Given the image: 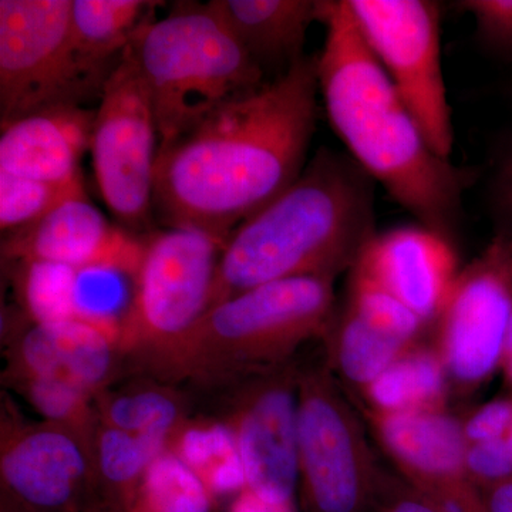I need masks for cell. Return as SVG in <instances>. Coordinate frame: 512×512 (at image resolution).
<instances>
[{
  "label": "cell",
  "mask_w": 512,
  "mask_h": 512,
  "mask_svg": "<svg viewBox=\"0 0 512 512\" xmlns=\"http://www.w3.org/2000/svg\"><path fill=\"white\" fill-rule=\"evenodd\" d=\"M500 372L503 373L505 383L512 392V315L505 335L503 355H501Z\"/></svg>",
  "instance_id": "cell-39"
},
{
  "label": "cell",
  "mask_w": 512,
  "mask_h": 512,
  "mask_svg": "<svg viewBox=\"0 0 512 512\" xmlns=\"http://www.w3.org/2000/svg\"><path fill=\"white\" fill-rule=\"evenodd\" d=\"M298 377L291 360L211 392L215 416L237 440L248 490L272 503H293L299 485Z\"/></svg>",
  "instance_id": "cell-12"
},
{
  "label": "cell",
  "mask_w": 512,
  "mask_h": 512,
  "mask_svg": "<svg viewBox=\"0 0 512 512\" xmlns=\"http://www.w3.org/2000/svg\"><path fill=\"white\" fill-rule=\"evenodd\" d=\"M0 512H28L25 508L20 507V505L13 503L12 500H9L5 495H0Z\"/></svg>",
  "instance_id": "cell-41"
},
{
  "label": "cell",
  "mask_w": 512,
  "mask_h": 512,
  "mask_svg": "<svg viewBox=\"0 0 512 512\" xmlns=\"http://www.w3.org/2000/svg\"><path fill=\"white\" fill-rule=\"evenodd\" d=\"M127 52L150 94L160 147L268 82L210 2L177 3L138 30Z\"/></svg>",
  "instance_id": "cell-5"
},
{
  "label": "cell",
  "mask_w": 512,
  "mask_h": 512,
  "mask_svg": "<svg viewBox=\"0 0 512 512\" xmlns=\"http://www.w3.org/2000/svg\"><path fill=\"white\" fill-rule=\"evenodd\" d=\"M242 46L276 77L305 57L306 35L318 22L319 0H211Z\"/></svg>",
  "instance_id": "cell-19"
},
{
  "label": "cell",
  "mask_w": 512,
  "mask_h": 512,
  "mask_svg": "<svg viewBox=\"0 0 512 512\" xmlns=\"http://www.w3.org/2000/svg\"><path fill=\"white\" fill-rule=\"evenodd\" d=\"M379 464L328 363L299 365L298 471L305 512H367Z\"/></svg>",
  "instance_id": "cell-8"
},
{
  "label": "cell",
  "mask_w": 512,
  "mask_h": 512,
  "mask_svg": "<svg viewBox=\"0 0 512 512\" xmlns=\"http://www.w3.org/2000/svg\"><path fill=\"white\" fill-rule=\"evenodd\" d=\"M143 237L111 224L84 194L3 235L0 249L3 262L46 261L74 269L116 265L137 274Z\"/></svg>",
  "instance_id": "cell-16"
},
{
  "label": "cell",
  "mask_w": 512,
  "mask_h": 512,
  "mask_svg": "<svg viewBox=\"0 0 512 512\" xmlns=\"http://www.w3.org/2000/svg\"><path fill=\"white\" fill-rule=\"evenodd\" d=\"M370 52L406 101L431 148L451 160L454 127L441 60L440 6L431 0H348Z\"/></svg>",
  "instance_id": "cell-10"
},
{
  "label": "cell",
  "mask_w": 512,
  "mask_h": 512,
  "mask_svg": "<svg viewBox=\"0 0 512 512\" xmlns=\"http://www.w3.org/2000/svg\"><path fill=\"white\" fill-rule=\"evenodd\" d=\"M343 305L360 318L406 343L420 340L421 333L427 328L426 323L399 299L394 298L392 293L353 269L350 271Z\"/></svg>",
  "instance_id": "cell-31"
},
{
  "label": "cell",
  "mask_w": 512,
  "mask_h": 512,
  "mask_svg": "<svg viewBox=\"0 0 512 512\" xmlns=\"http://www.w3.org/2000/svg\"><path fill=\"white\" fill-rule=\"evenodd\" d=\"M80 512H128L126 508L119 507V505H113L109 503H103V501H94L89 507L84 508Z\"/></svg>",
  "instance_id": "cell-40"
},
{
  "label": "cell",
  "mask_w": 512,
  "mask_h": 512,
  "mask_svg": "<svg viewBox=\"0 0 512 512\" xmlns=\"http://www.w3.org/2000/svg\"><path fill=\"white\" fill-rule=\"evenodd\" d=\"M512 315V238L498 232L458 272L436 319L433 343L450 386L471 393L500 370Z\"/></svg>",
  "instance_id": "cell-11"
},
{
  "label": "cell",
  "mask_w": 512,
  "mask_h": 512,
  "mask_svg": "<svg viewBox=\"0 0 512 512\" xmlns=\"http://www.w3.org/2000/svg\"><path fill=\"white\" fill-rule=\"evenodd\" d=\"M512 424V392L477 407L466 420L463 431L468 446L485 443L503 434Z\"/></svg>",
  "instance_id": "cell-35"
},
{
  "label": "cell",
  "mask_w": 512,
  "mask_h": 512,
  "mask_svg": "<svg viewBox=\"0 0 512 512\" xmlns=\"http://www.w3.org/2000/svg\"><path fill=\"white\" fill-rule=\"evenodd\" d=\"M318 96V57L305 56L160 147L154 215L227 241L305 170Z\"/></svg>",
  "instance_id": "cell-1"
},
{
  "label": "cell",
  "mask_w": 512,
  "mask_h": 512,
  "mask_svg": "<svg viewBox=\"0 0 512 512\" xmlns=\"http://www.w3.org/2000/svg\"><path fill=\"white\" fill-rule=\"evenodd\" d=\"M454 6L474 19L487 52L512 62V0H460Z\"/></svg>",
  "instance_id": "cell-32"
},
{
  "label": "cell",
  "mask_w": 512,
  "mask_h": 512,
  "mask_svg": "<svg viewBox=\"0 0 512 512\" xmlns=\"http://www.w3.org/2000/svg\"><path fill=\"white\" fill-rule=\"evenodd\" d=\"M3 319V383L53 377L77 384L96 399L127 369L119 340L86 320L37 325L18 309Z\"/></svg>",
  "instance_id": "cell-15"
},
{
  "label": "cell",
  "mask_w": 512,
  "mask_h": 512,
  "mask_svg": "<svg viewBox=\"0 0 512 512\" xmlns=\"http://www.w3.org/2000/svg\"><path fill=\"white\" fill-rule=\"evenodd\" d=\"M96 111L63 106L2 124L0 173L47 183L83 180Z\"/></svg>",
  "instance_id": "cell-18"
},
{
  "label": "cell",
  "mask_w": 512,
  "mask_h": 512,
  "mask_svg": "<svg viewBox=\"0 0 512 512\" xmlns=\"http://www.w3.org/2000/svg\"><path fill=\"white\" fill-rule=\"evenodd\" d=\"M448 390L450 380L436 346L419 340L359 393L363 410L392 414L447 409Z\"/></svg>",
  "instance_id": "cell-22"
},
{
  "label": "cell",
  "mask_w": 512,
  "mask_h": 512,
  "mask_svg": "<svg viewBox=\"0 0 512 512\" xmlns=\"http://www.w3.org/2000/svg\"><path fill=\"white\" fill-rule=\"evenodd\" d=\"M319 94L348 154L423 227L451 242L470 175L431 148L357 29L348 0H319Z\"/></svg>",
  "instance_id": "cell-2"
},
{
  "label": "cell",
  "mask_w": 512,
  "mask_h": 512,
  "mask_svg": "<svg viewBox=\"0 0 512 512\" xmlns=\"http://www.w3.org/2000/svg\"><path fill=\"white\" fill-rule=\"evenodd\" d=\"M217 498L168 448L154 458L128 512H215Z\"/></svg>",
  "instance_id": "cell-27"
},
{
  "label": "cell",
  "mask_w": 512,
  "mask_h": 512,
  "mask_svg": "<svg viewBox=\"0 0 512 512\" xmlns=\"http://www.w3.org/2000/svg\"><path fill=\"white\" fill-rule=\"evenodd\" d=\"M94 407L99 419L114 429L164 443L194 414L187 392L146 375L114 383L94 399Z\"/></svg>",
  "instance_id": "cell-21"
},
{
  "label": "cell",
  "mask_w": 512,
  "mask_h": 512,
  "mask_svg": "<svg viewBox=\"0 0 512 512\" xmlns=\"http://www.w3.org/2000/svg\"><path fill=\"white\" fill-rule=\"evenodd\" d=\"M375 234V181L349 154L319 148L291 187L229 235L210 308L284 279H336Z\"/></svg>",
  "instance_id": "cell-3"
},
{
  "label": "cell",
  "mask_w": 512,
  "mask_h": 512,
  "mask_svg": "<svg viewBox=\"0 0 512 512\" xmlns=\"http://www.w3.org/2000/svg\"><path fill=\"white\" fill-rule=\"evenodd\" d=\"M158 5L146 0H72L70 35L83 66L107 82L134 35L156 19Z\"/></svg>",
  "instance_id": "cell-20"
},
{
  "label": "cell",
  "mask_w": 512,
  "mask_h": 512,
  "mask_svg": "<svg viewBox=\"0 0 512 512\" xmlns=\"http://www.w3.org/2000/svg\"><path fill=\"white\" fill-rule=\"evenodd\" d=\"M467 468L478 487L512 477V424L495 439L468 446Z\"/></svg>",
  "instance_id": "cell-33"
},
{
  "label": "cell",
  "mask_w": 512,
  "mask_h": 512,
  "mask_svg": "<svg viewBox=\"0 0 512 512\" xmlns=\"http://www.w3.org/2000/svg\"><path fill=\"white\" fill-rule=\"evenodd\" d=\"M352 269L392 293L427 326L439 318L460 272L453 242L420 224L376 232Z\"/></svg>",
  "instance_id": "cell-17"
},
{
  "label": "cell",
  "mask_w": 512,
  "mask_h": 512,
  "mask_svg": "<svg viewBox=\"0 0 512 512\" xmlns=\"http://www.w3.org/2000/svg\"><path fill=\"white\" fill-rule=\"evenodd\" d=\"M373 510L376 512H444L426 497L410 487L396 471L379 466L375 491H373Z\"/></svg>",
  "instance_id": "cell-34"
},
{
  "label": "cell",
  "mask_w": 512,
  "mask_h": 512,
  "mask_svg": "<svg viewBox=\"0 0 512 512\" xmlns=\"http://www.w3.org/2000/svg\"><path fill=\"white\" fill-rule=\"evenodd\" d=\"M485 512H512V477L481 485Z\"/></svg>",
  "instance_id": "cell-38"
},
{
  "label": "cell",
  "mask_w": 512,
  "mask_h": 512,
  "mask_svg": "<svg viewBox=\"0 0 512 512\" xmlns=\"http://www.w3.org/2000/svg\"><path fill=\"white\" fill-rule=\"evenodd\" d=\"M338 312L335 279H284L212 305L180 339L134 373L215 392L291 362L296 350L326 338Z\"/></svg>",
  "instance_id": "cell-4"
},
{
  "label": "cell",
  "mask_w": 512,
  "mask_h": 512,
  "mask_svg": "<svg viewBox=\"0 0 512 512\" xmlns=\"http://www.w3.org/2000/svg\"><path fill=\"white\" fill-rule=\"evenodd\" d=\"M158 150L150 94L126 50L100 94L90 154L104 204L121 227L140 237L154 229Z\"/></svg>",
  "instance_id": "cell-9"
},
{
  "label": "cell",
  "mask_w": 512,
  "mask_h": 512,
  "mask_svg": "<svg viewBox=\"0 0 512 512\" xmlns=\"http://www.w3.org/2000/svg\"><path fill=\"white\" fill-rule=\"evenodd\" d=\"M165 448L164 441L114 429L97 420L89 440L96 501L128 511L148 466Z\"/></svg>",
  "instance_id": "cell-24"
},
{
  "label": "cell",
  "mask_w": 512,
  "mask_h": 512,
  "mask_svg": "<svg viewBox=\"0 0 512 512\" xmlns=\"http://www.w3.org/2000/svg\"><path fill=\"white\" fill-rule=\"evenodd\" d=\"M325 339H329L330 369L357 392L413 345L394 338L345 305L336 312Z\"/></svg>",
  "instance_id": "cell-25"
},
{
  "label": "cell",
  "mask_w": 512,
  "mask_h": 512,
  "mask_svg": "<svg viewBox=\"0 0 512 512\" xmlns=\"http://www.w3.org/2000/svg\"><path fill=\"white\" fill-rule=\"evenodd\" d=\"M3 384L25 399L42 420L73 431L89 446L99 420L92 394L77 384L53 377H28Z\"/></svg>",
  "instance_id": "cell-29"
},
{
  "label": "cell",
  "mask_w": 512,
  "mask_h": 512,
  "mask_svg": "<svg viewBox=\"0 0 512 512\" xmlns=\"http://www.w3.org/2000/svg\"><path fill=\"white\" fill-rule=\"evenodd\" d=\"M224 244L192 228L163 227L144 235L133 303L120 336L131 372L208 311Z\"/></svg>",
  "instance_id": "cell-6"
},
{
  "label": "cell",
  "mask_w": 512,
  "mask_h": 512,
  "mask_svg": "<svg viewBox=\"0 0 512 512\" xmlns=\"http://www.w3.org/2000/svg\"><path fill=\"white\" fill-rule=\"evenodd\" d=\"M136 274L116 265L77 269L74 288L76 318L93 323L119 340L130 313Z\"/></svg>",
  "instance_id": "cell-28"
},
{
  "label": "cell",
  "mask_w": 512,
  "mask_h": 512,
  "mask_svg": "<svg viewBox=\"0 0 512 512\" xmlns=\"http://www.w3.org/2000/svg\"><path fill=\"white\" fill-rule=\"evenodd\" d=\"M70 8L72 0H0V124L100 99L106 82L74 50Z\"/></svg>",
  "instance_id": "cell-7"
},
{
  "label": "cell",
  "mask_w": 512,
  "mask_h": 512,
  "mask_svg": "<svg viewBox=\"0 0 512 512\" xmlns=\"http://www.w3.org/2000/svg\"><path fill=\"white\" fill-rule=\"evenodd\" d=\"M6 265L18 311L29 322L52 325L76 318L77 269L46 261H13Z\"/></svg>",
  "instance_id": "cell-26"
},
{
  "label": "cell",
  "mask_w": 512,
  "mask_h": 512,
  "mask_svg": "<svg viewBox=\"0 0 512 512\" xmlns=\"http://www.w3.org/2000/svg\"><path fill=\"white\" fill-rule=\"evenodd\" d=\"M168 450L190 468L218 503L247 488L244 463L231 429L217 416L185 420L167 443Z\"/></svg>",
  "instance_id": "cell-23"
},
{
  "label": "cell",
  "mask_w": 512,
  "mask_h": 512,
  "mask_svg": "<svg viewBox=\"0 0 512 512\" xmlns=\"http://www.w3.org/2000/svg\"><path fill=\"white\" fill-rule=\"evenodd\" d=\"M0 495L28 512H80L96 501L89 446L73 431L26 419L3 393Z\"/></svg>",
  "instance_id": "cell-13"
},
{
  "label": "cell",
  "mask_w": 512,
  "mask_h": 512,
  "mask_svg": "<svg viewBox=\"0 0 512 512\" xmlns=\"http://www.w3.org/2000/svg\"><path fill=\"white\" fill-rule=\"evenodd\" d=\"M493 204L501 225L498 232L512 238V137L495 168Z\"/></svg>",
  "instance_id": "cell-36"
},
{
  "label": "cell",
  "mask_w": 512,
  "mask_h": 512,
  "mask_svg": "<svg viewBox=\"0 0 512 512\" xmlns=\"http://www.w3.org/2000/svg\"><path fill=\"white\" fill-rule=\"evenodd\" d=\"M363 414L394 471L417 493L444 512H485L468 473L463 420L447 409Z\"/></svg>",
  "instance_id": "cell-14"
},
{
  "label": "cell",
  "mask_w": 512,
  "mask_h": 512,
  "mask_svg": "<svg viewBox=\"0 0 512 512\" xmlns=\"http://www.w3.org/2000/svg\"><path fill=\"white\" fill-rule=\"evenodd\" d=\"M227 512H295V507H293V503H272L245 488L244 491L232 498Z\"/></svg>",
  "instance_id": "cell-37"
},
{
  "label": "cell",
  "mask_w": 512,
  "mask_h": 512,
  "mask_svg": "<svg viewBox=\"0 0 512 512\" xmlns=\"http://www.w3.org/2000/svg\"><path fill=\"white\" fill-rule=\"evenodd\" d=\"M87 194L83 180L47 183L0 173V228L2 234L28 227L70 198Z\"/></svg>",
  "instance_id": "cell-30"
}]
</instances>
